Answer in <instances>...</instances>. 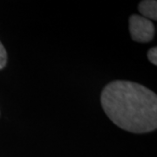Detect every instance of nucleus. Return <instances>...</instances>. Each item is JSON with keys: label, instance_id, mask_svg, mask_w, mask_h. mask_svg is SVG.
<instances>
[{"label": "nucleus", "instance_id": "f257e3e1", "mask_svg": "<svg viewBox=\"0 0 157 157\" xmlns=\"http://www.w3.org/2000/svg\"><path fill=\"white\" fill-rule=\"evenodd\" d=\"M104 112L121 129L135 134L148 133L157 128V96L142 85L114 80L101 93Z\"/></svg>", "mask_w": 157, "mask_h": 157}, {"label": "nucleus", "instance_id": "f03ea898", "mask_svg": "<svg viewBox=\"0 0 157 157\" xmlns=\"http://www.w3.org/2000/svg\"><path fill=\"white\" fill-rule=\"evenodd\" d=\"M129 31L132 39L140 43L151 41L155 35L153 22L138 15H132L129 18Z\"/></svg>", "mask_w": 157, "mask_h": 157}, {"label": "nucleus", "instance_id": "7ed1b4c3", "mask_svg": "<svg viewBox=\"0 0 157 157\" xmlns=\"http://www.w3.org/2000/svg\"><path fill=\"white\" fill-rule=\"evenodd\" d=\"M139 11L146 18L157 19V2L155 0H145L139 4Z\"/></svg>", "mask_w": 157, "mask_h": 157}, {"label": "nucleus", "instance_id": "20e7f679", "mask_svg": "<svg viewBox=\"0 0 157 157\" xmlns=\"http://www.w3.org/2000/svg\"><path fill=\"white\" fill-rule=\"evenodd\" d=\"M6 63H7V52L3 44L0 42V69L5 67Z\"/></svg>", "mask_w": 157, "mask_h": 157}, {"label": "nucleus", "instance_id": "39448f33", "mask_svg": "<svg viewBox=\"0 0 157 157\" xmlns=\"http://www.w3.org/2000/svg\"><path fill=\"white\" fill-rule=\"evenodd\" d=\"M147 58L149 61L155 66L157 65V47H153L147 52Z\"/></svg>", "mask_w": 157, "mask_h": 157}]
</instances>
